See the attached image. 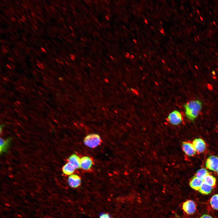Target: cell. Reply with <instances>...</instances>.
I'll return each mask as SVG.
<instances>
[{
  "label": "cell",
  "mask_w": 218,
  "mask_h": 218,
  "mask_svg": "<svg viewBox=\"0 0 218 218\" xmlns=\"http://www.w3.org/2000/svg\"><path fill=\"white\" fill-rule=\"evenodd\" d=\"M203 182V180L195 177H193L190 181V185L193 189L197 190H199Z\"/></svg>",
  "instance_id": "8fae6325"
},
{
  "label": "cell",
  "mask_w": 218,
  "mask_h": 218,
  "mask_svg": "<svg viewBox=\"0 0 218 218\" xmlns=\"http://www.w3.org/2000/svg\"><path fill=\"white\" fill-rule=\"evenodd\" d=\"M213 187L206 183L203 182L199 191L201 193L203 194H208L210 193Z\"/></svg>",
  "instance_id": "4fadbf2b"
},
{
  "label": "cell",
  "mask_w": 218,
  "mask_h": 218,
  "mask_svg": "<svg viewBox=\"0 0 218 218\" xmlns=\"http://www.w3.org/2000/svg\"><path fill=\"white\" fill-rule=\"evenodd\" d=\"M213 23L215 25H216V24H215V22L214 21H213Z\"/></svg>",
  "instance_id": "8d00e7d4"
},
{
  "label": "cell",
  "mask_w": 218,
  "mask_h": 218,
  "mask_svg": "<svg viewBox=\"0 0 218 218\" xmlns=\"http://www.w3.org/2000/svg\"><path fill=\"white\" fill-rule=\"evenodd\" d=\"M212 73L213 74H214V75L215 74V72L214 71H213Z\"/></svg>",
  "instance_id": "f1b7e54d"
},
{
  "label": "cell",
  "mask_w": 218,
  "mask_h": 218,
  "mask_svg": "<svg viewBox=\"0 0 218 218\" xmlns=\"http://www.w3.org/2000/svg\"><path fill=\"white\" fill-rule=\"evenodd\" d=\"M190 15H191V16L192 17V14H190Z\"/></svg>",
  "instance_id": "74e56055"
},
{
  "label": "cell",
  "mask_w": 218,
  "mask_h": 218,
  "mask_svg": "<svg viewBox=\"0 0 218 218\" xmlns=\"http://www.w3.org/2000/svg\"><path fill=\"white\" fill-rule=\"evenodd\" d=\"M200 19L201 20V21H203V18H202L201 16L200 17Z\"/></svg>",
  "instance_id": "4dcf8cb0"
},
{
  "label": "cell",
  "mask_w": 218,
  "mask_h": 218,
  "mask_svg": "<svg viewBox=\"0 0 218 218\" xmlns=\"http://www.w3.org/2000/svg\"><path fill=\"white\" fill-rule=\"evenodd\" d=\"M160 22L161 24V25H162V24L161 23V21H160Z\"/></svg>",
  "instance_id": "f35d334b"
},
{
  "label": "cell",
  "mask_w": 218,
  "mask_h": 218,
  "mask_svg": "<svg viewBox=\"0 0 218 218\" xmlns=\"http://www.w3.org/2000/svg\"><path fill=\"white\" fill-rule=\"evenodd\" d=\"M75 169L74 166L68 162L62 168L63 173L67 175H71Z\"/></svg>",
  "instance_id": "7c38bea8"
},
{
  "label": "cell",
  "mask_w": 218,
  "mask_h": 218,
  "mask_svg": "<svg viewBox=\"0 0 218 218\" xmlns=\"http://www.w3.org/2000/svg\"><path fill=\"white\" fill-rule=\"evenodd\" d=\"M22 18H23V19H24V20H26V18H25V17H24V16H22Z\"/></svg>",
  "instance_id": "83f0119b"
},
{
  "label": "cell",
  "mask_w": 218,
  "mask_h": 218,
  "mask_svg": "<svg viewBox=\"0 0 218 218\" xmlns=\"http://www.w3.org/2000/svg\"><path fill=\"white\" fill-rule=\"evenodd\" d=\"M84 143L88 147L94 148L98 146L101 142L100 136L96 134H90L84 138Z\"/></svg>",
  "instance_id": "7a4b0ae2"
},
{
  "label": "cell",
  "mask_w": 218,
  "mask_h": 218,
  "mask_svg": "<svg viewBox=\"0 0 218 218\" xmlns=\"http://www.w3.org/2000/svg\"><path fill=\"white\" fill-rule=\"evenodd\" d=\"M31 14H32V15L33 16H34V17L35 16V14H34V13H31Z\"/></svg>",
  "instance_id": "4316f807"
},
{
  "label": "cell",
  "mask_w": 218,
  "mask_h": 218,
  "mask_svg": "<svg viewBox=\"0 0 218 218\" xmlns=\"http://www.w3.org/2000/svg\"><path fill=\"white\" fill-rule=\"evenodd\" d=\"M133 41H134V43H137V41H136V40L135 39H133Z\"/></svg>",
  "instance_id": "d4e9b609"
},
{
  "label": "cell",
  "mask_w": 218,
  "mask_h": 218,
  "mask_svg": "<svg viewBox=\"0 0 218 218\" xmlns=\"http://www.w3.org/2000/svg\"><path fill=\"white\" fill-rule=\"evenodd\" d=\"M144 21H145V23H146V24H148L147 21V20L146 19H144Z\"/></svg>",
  "instance_id": "603a6c76"
},
{
  "label": "cell",
  "mask_w": 218,
  "mask_h": 218,
  "mask_svg": "<svg viewBox=\"0 0 218 218\" xmlns=\"http://www.w3.org/2000/svg\"><path fill=\"white\" fill-rule=\"evenodd\" d=\"M187 118L190 121H194L198 116L202 107V103L199 100L191 101L184 105Z\"/></svg>",
  "instance_id": "6da1fadb"
},
{
  "label": "cell",
  "mask_w": 218,
  "mask_h": 218,
  "mask_svg": "<svg viewBox=\"0 0 218 218\" xmlns=\"http://www.w3.org/2000/svg\"><path fill=\"white\" fill-rule=\"evenodd\" d=\"M130 58L131 59H132V58L131 57H130Z\"/></svg>",
  "instance_id": "ab89813d"
},
{
  "label": "cell",
  "mask_w": 218,
  "mask_h": 218,
  "mask_svg": "<svg viewBox=\"0 0 218 218\" xmlns=\"http://www.w3.org/2000/svg\"><path fill=\"white\" fill-rule=\"evenodd\" d=\"M210 203L213 209L218 210V194H215L212 197Z\"/></svg>",
  "instance_id": "2e32d148"
},
{
  "label": "cell",
  "mask_w": 218,
  "mask_h": 218,
  "mask_svg": "<svg viewBox=\"0 0 218 218\" xmlns=\"http://www.w3.org/2000/svg\"><path fill=\"white\" fill-rule=\"evenodd\" d=\"M125 57H126V58H129V57H130L129 56H128L127 55V54H125Z\"/></svg>",
  "instance_id": "cb8c5ba5"
},
{
  "label": "cell",
  "mask_w": 218,
  "mask_h": 218,
  "mask_svg": "<svg viewBox=\"0 0 218 218\" xmlns=\"http://www.w3.org/2000/svg\"><path fill=\"white\" fill-rule=\"evenodd\" d=\"M69 56L71 59L72 60L74 61L76 59V56L75 55L72 54H69Z\"/></svg>",
  "instance_id": "d6986e66"
},
{
  "label": "cell",
  "mask_w": 218,
  "mask_h": 218,
  "mask_svg": "<svg viewBox=\"0 0 218 218\" xmlns=\"http://www.w3.org/2000/svg\"><path fill=\"white\" fill-rule=\"evenodd\" d=\"M182 148L185 154L189 156H192L196 153L193 144L190 142H183L182 144Z\"/></svg>",
  "instance_id": "ba28073f"
},
{
  "label": "cell",
  "mask_w": 218,
  "mask_h": 218,
  "mask_svg": "<svg viewBox=\"0 0 218 218\" xmlns=\"http://www.w3.org/2000/svg\"><path fill=\"white\" fill-rule=\"evenodd\" d=\"M131 57L132 58H134V56L133 55H131Z\"/></svg>",
  "instance_id": "1f68e13d"
},
{
  "label": "cell",
  "mask_w": 218,
  "mask_h": 218,
  "mask_svg": "<svg viewBox=\"0 0 218 218\" xmlns=\"http://www.w3.org/2000/svg\"><path fill=\"white\" fill-rule=\"evenodd\" d=\"M41 48V51L42 52H46V51L45 49L44 48H42V47Z\"/></svg>",
  "instance_id": "44dd1931"
},
{
  "label": "cell",
  "mask_w": 218,
  "mask_h": 218,
  "mask_svg": "<svg viewBox=\"0 0 218 218\" xmlns=\"http://www.w3.org/2000/svg\"><path fill=\"white\" fill-rule=\"evenodd\" d=\"M193 145L196 151L199 153L203 152L206 148V144L204 141L201 139L197 138L193 142Z\"/></svg>",
  "instance_id": "8992f818"
},
{
  "label": "cell",
  "mask_w": 218,
  "mask_h": 218,
  "mask_svg": "<svg viewBox=\"0 0 218 218\" xmlns=\"http://www.w3.org/2000/svg\"><path fill=\"white\" fill-rule=\"evenodd\" d=\"M216 171H217V174H218V169H217Z\"/></svg>",
  "instance_id": "e575fe53"
},
{
  "label": "cell",
  "mask_w": 218,
  "mask_h": 218,
  "mask_svg": "<svg viewBox=\"0 0 218 218\" xmlns=\"http://www.w3.org/2000/svg\"><path fill=\"white\" fill-rule=\"evenodd\" d=\"M203 182L213 187L216 184V179L213 176L208 174L204 179Z\"/></svg>",
  "instance_id": "5bb4252c"
},
{
  "label": "cell",
  "mask_w": 218,
  "mask_h": 218,
  "mask_svg": "<svg viewBox=\"0 0 218 218\" xmlns=\"http://www.w3.org/2000/svg\"><path fill=\"white\" fill-rule=\"evenodd\" d=\"M161 30H162V31H163V32H164V29H163L161 28Z\"/></svg>",
  "instance_id": "836d02e7"
},
{
  "label": "cell",
  "mask_w": 218,
  "mask_h": 218,
  "mask_svg": "<svg viewBox=\"0 0 218 218\" xmlns=\"http://www.w3.org/2000/svg\"><path fill=\"white\" fill-rule=\"evenodd\" d=\"M182 208L187 214H191L195 212L196 210V206L193 200H189L186 201L183 203Z\"/></svg>",
  "instance_id": "5b68a950"
},
{
  "label": "cell",
  "mask_w": 218,
  "mask_h": 218,
  "mask_svg": "<svg viewBox=\"0 0 218 218\" xmlns=\"http://www.w3.org/2000/svg\"><path fill=\"white\" fill-rule=\"evenodd\" d=\"M93 164L91 158L88 156H84L81 159V167L84 170H88L91 167Z\"/></svg>",
  "instance_id": "9c48e42d"
},
{
  "label": "cell",
  "mask_w": 218,
  "mask_h": 218,
  "mask_svg": "<svg viewBox=\"0 0 218 218\" xmlns=\"http://www.w3.org/2000/svg\"><path fill=\"white\" fill-rule=\"evenodd\" d=\"M126 54H127V55H128V56H129V57L130 56V54H129V53L127 52H126Z\"/></svg>",
  "instance_id": "484cf974"
},
{
  "label": "cell",
  "mask_w": 218,
  "mask_h": 218,
  "mask_svg": "<svg viewBox=\"0 0 218 218\" xmlns=\"http://www.w3.org/2000/svg\"><path fill=\"white\" fill-rule=\"evenodd\" d=\"M11 19L12 20L14 21H15V18H13V17H12Z\"/></svg>",
  "instance_id": "7402d4cb"
},
{
  "label": "cell",
  "mask_w": 218,
  "mask_h": 218,
  "mask_svg": "<svg viewBox=\"0 0 218 218\" xmlns=\"http://www.w3.org/2000/svg\"><path fill=\"white\" fill-rule=\"evenodd\" d=\"M144 55L145 57H147L146 54H144Z\"/></svg>",
  "instance_id": "d6a6232c"
},
{
  "label": "cell",
  "mask_w": 218,
  "mask_h": 218,
  "mask_svg": "<svg viewBox=\"0 0 218 218\" xmlns=\"http://www.w3.org/2000/svg\"><path fill=\"white\" fill-rule=\"evenodd\" d=\"M208 174V172L206 169L201 168L197 171L196 174V177L203 180L205 177Z\"/></svg>",
  "instance_id": "9a60e30c"
},
{
  "label": "cell",
  "mask_w": 218,
  "mask_h": 218,
  "mask_svg": "<svg viewBox=\"0 0 218 218\" xmlns=\"http://www.w3.org/2000/svg\"><path fill=\"white\" fill-rule=\"evenodd\" d=\"M68 162L73 166L76 169L81 167V159L76 154H74L70 156L68 158Z\"/></svg>",
  "instance_id": "30bf717a"
},
{
  "label": "cell",
  "mask_w": 218,
  "mask_h": 218,
  "mask_svg": "<svg viewBox=\"0 0 218 218\" xmlns=\"http://www.w3.org/2000/svg\"><path fill=\"white\" fill-rule=\"evenodd\" d=\"M206 166L210 170L216 171L218 168V157L215 156L209 157L206 162Z\"/></svg>",
  "instance_id": "277c9868"
},
{
  "label": "cell",
  "mask_w": 218,
  "mask_h": 218,
  "mask_svg": "<svg viewBox=\"0 0 218 218\" xmlns=\"http://www.w3.org/2000/svg\"><path fill=\"white\" fill-rule=\"evenodd\" d=\"M10 140V139L4 140L1 138L0 145V151L1 153L2 152L5 151L6 150Z\"/></svg>",
  "instance_id": "e0dca14e"
},
{
  "label": "cell",
  "mask_w": 218,
  "mask_h": 218,
  "mask_svg": "<svg viewBox=\"0 0 218 218\" xmlns=\"http://www.w3.org/2000/svg\"></svg>",
  "instance_id": "60d3db41"
},
{
  "label": "cell",
  "mask_w": 218,
  "mask_h": 218,
  "mask_svg": "<svg viewBox=\"0 0 218 218\" xmlns=\"http://www.w3.org/2000/svg\"><path fill=\"white\" fill-rule=\"evenodd\" d=\"M160 31L161 33H162V34H163L164 33V32H163V31L162 30H160Z\"/></svg>",
  "instance_id": "f546056e"
},
{
  "label": "cell",
  "mask_w": 218,
  "mask_h": 218,
  "mask_svg": "<svg viewBox=\"0 0 218 218\" xmlns=\"http://www.w3.org/2000/svg\"><path fill=\"white\" fill-rule=\"evenodd\" d=\"M68 182L69 185L72 188H76L79 186L81 184L80 177L76 174H72L69 177Z\"/></svg>",
  "instance_id": "52a82bcc"
},
{
  "label": "cell",
  "mask_w": 218,
  "mask_h": 218,
  "mask_svg": "<svg viewBox=\"0 0 218 218\" xmlns=\"http://www.w3.org/2000/svg\"><path fill=\"white\" fill-rule=\"evenodd\" d=\"M197 13H198V14H199V11H198V10H197Z\"/></svg>",
  "instance_id": "d590c367"
},
{
  "label": "cell",
  "mask_w": 218,
  "mask_h": 218,
  "mask_svg": "<svg viewBox=\"0 0 218 218\" xmlns=\"http://www.w3.org/2000/svg\"><path fill=\"white\" fill-rule=\"evenodd\" d=\"M183 117L180 113L177 110H174L168 115L167 120L169 123L173 125H177L183 121Z\"/></svg>",
  "instance_id": "3957f363"
},
{
  "label": "cell",
  "mask_w": 218,
  "mask_h": 218,
  "mask_svg": "<svg viewBox=\"0 0 218 218\" xmlns=\"http://www.w3.org/2000/svg\"><path fill=\"white\" fill-rule=\"evenodd\" d=\"M200 218H213L211 216L207 214H204L202 215Z\"/></svg>",
  "instance_id": "ffe728a7"
},
{
  "label": "cell",
  "mask_w": 218,
  "mask_h": 218,
  "mask_svg": "<svg viewBox=\"0 0 218 218\" xmlns=\"http://www.w3.org/2000/svg\"><path fill=\"white\" fill-rule=\"evenodd\" d=\"M99 218H111V217L109 214L104 213L100 215Z\"/></svg>",
  "instance_id": "ac0fdd59"
}]
</instances>
